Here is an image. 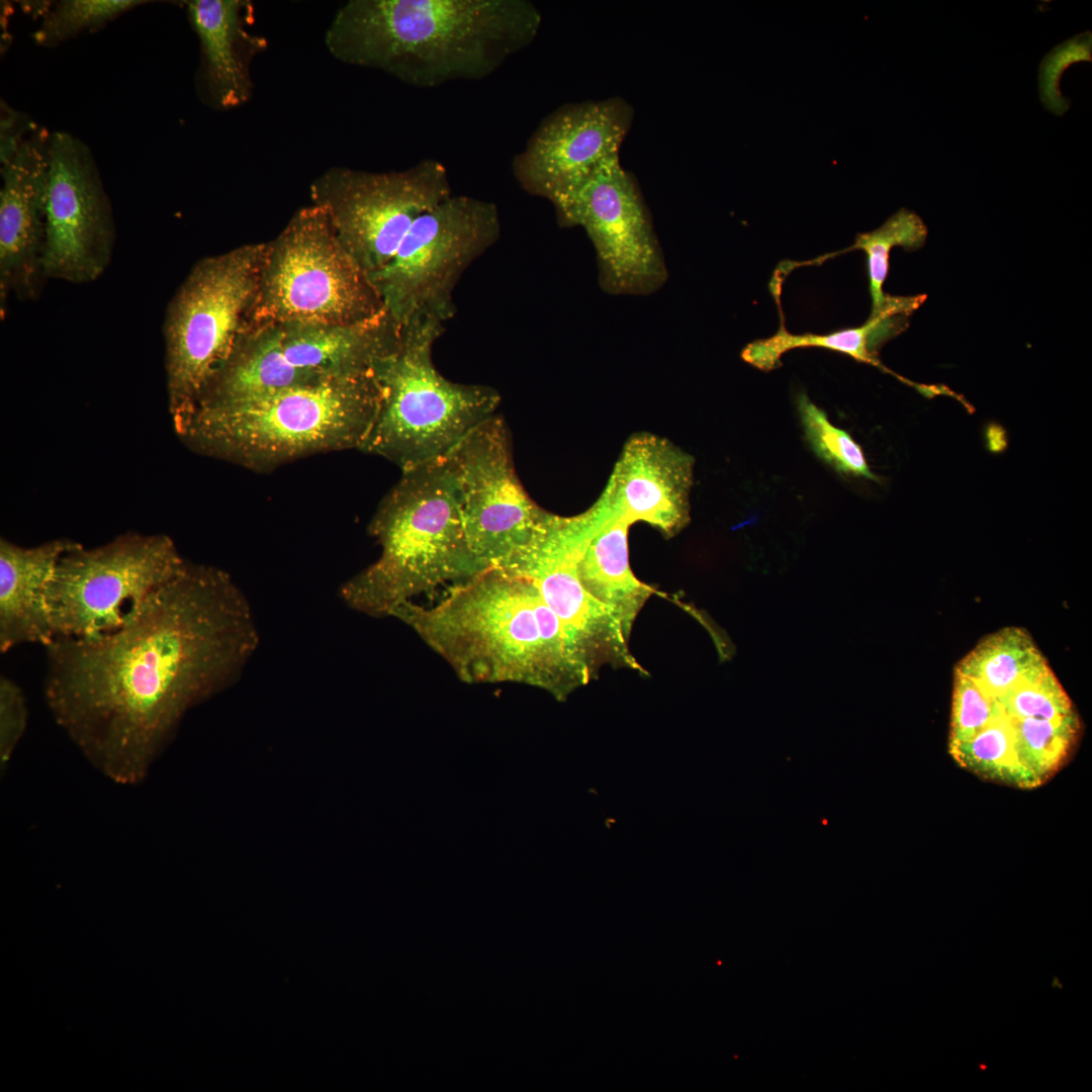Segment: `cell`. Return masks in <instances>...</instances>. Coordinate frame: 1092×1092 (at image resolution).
I'll return each instance as SVG.
<instances>
[{"instance_id":"obj_1","label":"cell","mask_w":1092,"mask_h":1092,"mask_svg":"<svg viewBox=\"0 0 1092 1092\" xmlns=\"http://www.w3.org/2000/svg\"><path fill=\"white\" fill-rule=\"evenodd\" d=\"M259 640L231 574L185 560L117 629L46 646L44 699L92 766L139 785L184 713L237 680Z\"/></svg>"},{"instance_id":"obj_2","label":"cell","mask_w":1092,"mask_h":1092,"mask_svg":"<svg viewBox=\"0 0 1092 1092\" xmlns=\"http://www.w3.org/2000/svg\"><path fill=\"white\" fill-rule=\"evenodd\" d=\"M541 23L528 0H350L326 46L342 63L429 89L491 76L534 41Z\"/></svg>"},{"instance_id":"obj_3","label":"cell","mask_w":1092,"mask_h":1092,"mask_svg":"<svg viewBox=\"0 0 1092 1092\" xmlns=\"http://www.w3.org/2000/svg\"><path fill=\"white\" fill-rule=\"evenodd\" d=\"M457 582L434 606L411 601L391 617L463 681L525 684L565 700L592 679L530 579L493 566Z\"/></svg>"},{"instance_id":"obj_4","label":"cell","mask_w":1092,"mask_h":1092,"mask_svg":"<svg viewBox=\"0 0 1092 1092\" xmlns=\"http://www.w3.org/2000/svg\"><path fill=\"white\" fill-rule=\"evenodd\" d=\"M379 400L373 370L195 406L174 428L192 451L266 472L315 454L360 451Z\"/></svg>"},{"instance_id":"obj_5","label":"cell","mask_w":1092,"mask_h":1092,"mask_svg":"<svg viewBox=\"0 0 1092 1092\" xmlns=\"http://www.w3.org/2000/svg\"><path fill=\"white\" fill-rule=\"evenodd\" d=\"M369 534L381 548L379 558L339 589L349 608L367 616L391 617L416 596L483 571L443 457L402 472L380 502Z\"/></svg>"},{"instance_id":"obj_6","label":"cell","mask_w":1092,"mask_h":1092,"mask_svg":"<svg viewBox=\"0 0 1092 1092\" xmlns=\"http://www.w3.org/2000/svg\"><path fill=\"white\" fill-rule=\"evenodd\" d=\"M444 331L439 322L408 321L396 348L373 367L379 400L360 451L402 472L444 457L500 403L494 388L453 382L438 371L432 350Z\"/></svg>"},{"instance_id":"obj_7","label":"cell","mask_w":1092,"mask_h":1092,"mask_svg":"<svg viewBox=\"0 0 1092 1092\" xmlns=\"http://www.w3.org/2000/svg\"><path fill=\"white\" fill-rule=\"evenodd\" d=\"M266 243L197 261L168 303L163 336L173 427L193 410L231 355L257 304Z\"/></svg>"},{"instance_id":"obj_8","label":"cell","mask_w":1092,"mask_h":1092,"mask_svg":"<svg viewBox=\"0 0 1092 1092\" xmlns=\"http://www.w3.org/2000/svg\"><path fill=\"white\" fill-rule=\"evenodd\" d=\"M384 309L372 282L339 240L327 211L312 203L297 210L281 233L266 243L258 300L249 326H349Z\"/></svg>"},{"instance_id":"obj_9","label":"cell","mask_w":1092,"mask_h":1092,"mask_svg":"<svg viewBox=\"0 0 1092 1092\" xmlns=\"http://www.w3.org/2000/svg\"><path fill=\"white\" fill-rule=\"evenodd\" d=\"M400 334L401 325L386 309L349 326H249L194 407L327 376L371 371L380 358L396 348Z\"/></svg>"},{"instance_id":"obj_10","label":"cell","mask_w":1092,"mask_h":1092,"mask_svg":"<svg viewBox=\"0 0 1092 1092\" xmlns=\"http://www.w3.org/2000/svg\"><path fill=\"white\" fill-rule=\"evenodd\" d=\"M185 560L165 534L129 532L94 548L77 542L60 557L46 586L55 638L117 629Z\"/></svg>"},{"instance_id":"obj_11","label":"cell","mask_w":1092,"mask_h":1092,"mask_svg":"<svg viewBox=\"0 0 1092 1092\" xmlns=\"http://www.w3.org/2000/svg\"><path fill=\"white\" fill-rule=\"evenodd\" d=\"M495 203L451 195L412 225L388 265L371 282L400 324H445L456 313L454 290L466 269L499 239Z\"/></svg>"},{"instance_id":"obj_12","label":"cell","mask_w":1092,"mask_h":1092,"mask_svg":"<svg viewBox=\"0 0 1092 1092\" xmlns=\"http://www.w3.org/2000/svg\"><path fill=\"white\" fill-rule=\"evenodd\" d=\"M453 195L446 166L426 158L400 171L332 167L310 185L342 245L371 279L392 260L414 222Z\"/></svg>"},{"instance_id":"obj_13","label":"cell","mask_w":1092,"mask_h":1092,"mask_svg":"<svg viewBox=\"0 0 1092 1092\" xmlns=\"http://www.w3.org/2000/svg\"><path fill=\"white\" fill-rule=\"evenodd\" d=\"M443 460L469 548L482 570L519 556L543 534L553 514L539 507L522 485L499 415L473 428Z\"/></svg>"},{"instance_id":"obj_14","label":"cell","mask_w":1092,"mask_h":1092,"mask_svg":"<svg viewBox=\"0 0 1092 1092\" xmlns=\"http://www.w3.org/2000/svg\"><path fill=\"white\" fill-rule=\"evenodd\" d=\"M610 517L601 499L576 516L553 515L525 552L497 566L532 581L559 619L572 653L590 678L606 664L643 671L621 624L578 576L584 548Z\"/></svg>"},{"instance_id":"obj_15","label":"cell","mask_w":1092,"mask_h":1092,"mask_svg":"<svg viewBox=\"0 0 1092 1092\" xmlns=\"http://www.w3.org/2000/svg\"><path fill=\"white\" fill-rule=\"evenodd\" d=\"M552 204L560 226H580L588 236L604 291L648 295L664 285L668 272L649 210L619 154Z\"/></svg>"},{"instance_id":"obj_16","label":"cell","mask_w":1092,"mask_h":1092,"mask_svg":"<svg viewBox=\"0 0 1092 1092\" xmlns=\"http://www.w3.org/2000/svg\"><path fill=\"white\" fill-rule=\"evenodd\" d=\"M43 276L75 284L95 281L108 267L115 230L109 199L87 146L51 133Z\"/></svg>"},{"instance_id":"obj_17","label":"cell","mask_w":1092,"mask_h":1092,"mask_svg":"<svg viewBox=\"0 0 1092 1092\" xmlns=\"http://www.w3.org/2000/svg\"><path fill=\"white\" fill-rule=\"evenodd\" d=\"M620 97L570 102L547 114L512 161L524 191L551 203L585 180L606 158L619 154L633 120Z\"/></svg>"},{"instance_id":"obj_18","label":"cell","mask_w":1092,"mask_h":1092,"mask_svg":"<svg viewBox=\"0 0 1092 1092\" xmlns=\"http://www.w3.org/2000/svg\"><path fill=\"white\" fill-rule=\"evenodd\" d=\"M51 133L38 129L2 163L0 190V298L36 296L41 279Z\"/></svg>"},{"instance_id":"obj_19","label":"cell","mask_w":1092,"mask_h":1092,"mask_svg":"<svg viewBox=\"0 0 1092 1092\" xmlns=\"http://www.w3.org/2000/svg\"><path fill=\"white\" fill-rule=\"evenodd\" d=\"M693 471L691 455L664 438L639 433L625 443L604 493L628 525L644 522L672 537L690 522Z\"/></svg>"},{"instance_id":"obj_20","label":"cell","mask_w":1092,"mask_h":1092,"mask_svg":"<svg viewBox=\"0 0 1092 1092\" xmlns=\"http://www.w3.org/2000/svg\"><path fill=\"white\" fill-rule=\"evenodd\" d=\"M189 19L201 47L207 89L222 108L247 102L252 83L249 66L265 39L247 30L252 5L242 0L187 2Z\"/></svg>"},{"instance_id":"obj_21","label":"cell","mask_w":1092,"mask_h":1092,"mask_svg":"<svg viewBox=\"0 0 1092 1092\" xmlns=\"http://www.w3.org/2000/svg\"><path fill=\"white\" fill-rule=\"evenodd\" d=\"M77 541L57 539L22 547L0 539V650L24 643L48 646L55 638L46 586L60 557Z\"/></svg>"},{"instance_id":"obj_22","label":"cell","mask_w":1092,"mask_h":1092,"mask_svg":"<svg viewBox=\"0 0 1092 1092\" xmlns=\"http://www.w3.org/2000/svg\"><path fill=\"white\" fill-rule=\"evenodd\" d=\"M925 299V295L888 296L883 307L860 327L827 335H794L781 328L767 339L748 344L741 353L750 365L770 371L781 366V357L791 349L819 347L846 354L857 361L881 366L878 349L887 340L901 333L909 314Z\"/></svg>"},{"instance_id":"obj_23","label":"cell","mask_w":1092,"mask_h":1092,"mask_svg":"<svg viewBox=\"0 0 1092 1092\" xmlns=\"http://www.w3.org/2000/svg\"><path fill=\"white\" fill-rule=\"evenodd\" d=\"M629 527L614 513L588 542L578 561L583 587L613 614L628 639L636 617L653 593L630 567Z\"/></svg>"},{"instance_id":"obj_24","label":"cell","mask_w":1092,"mask_h":1092,"mask_svg":"<svg viewBox=\"0 0 1092 1092\" xmlns=\"http://www.w3.org/2000/svg\"><path fill=\"white\" fill-rule=\"evenodd\" d=\"M1045 664V658L1027 631L1006 627L983 638L959 661L954 671L968 676L999 701Z\"/></svg>"},{"instance_id":"obj_25","label":"cell","mask_w":1092,"mask_h":1092,"mask_svg":"<svg viewBox=\"0 0 1092 1092\" xmlns=\"http://www.w3.org/2000/svg\"><path fill=\"white\" fill-rule=\"evenodd\" d=\"M1015 751L1030 787L1050 779L1067 760L1075 746L1080 720L1076 713L1049 720L1011 718Z\"/></svg>"},{"instance_id":"obj_26","label":"cell","mask_w":1092,"mask_h":1092,"mask_svg":"<svg viewBox=\"0 0 1092 1092\" xmlns=\"http://www.w3.org/2000/svg\"><path fill=\"white\" fill-rule=\"evenodd\" d=\"M949 752L962 766L980 776L1031 788L1019 764L1014 729L1006 713L971 739L949 745Z\"/></svg>"},{"instance_id":"obj_27","label":"cell","mask_w":1092,"mask_h":1092,"mask_svg":"<svg viewBox=\"0 0 1092 1092\" xmlns=\"http://www.w3.org/2000/svg\"><path fill=\"white\" fill-rule=\"evenodd\" d=\"M927 228L915 212L901 208L875 231L859 234L853 249H860L868 257L872 313L878 312L887 300L883 283L887 277L889 254L893 247L918 249L925 243Z\"/></svg>"},{"instance_id":"obj_28","label":"cell","mask_w":1092,"mask_h":1092,"mask_svg":"<svg viewBox=\"0 0 1092 1092\" xmlns=\"http://www.w3.org/2000/svg\"><path fill=\"white\" fill-rule=\"evenodd\" d=\"M797 407L805 437L818 458L836 471L877 480L860 446L844 430L832 425L825 412L802 393Z\"/></svg>"},{"instance_id":"obj_29","label":"cell","mask_w":1092,"mask_h":1092,"mask_svg":"<svg viewBox=\"0 0 1092 1092\" xmlns=\"http://www.w3.org/2000/svg\"><path fill=\"white\" fill-rule=\"evenodd\" d=\"M141 0H62L47 12L33 33L40 46H56L82 31L94 29L140 6Z\"/></svg>"},{"instance_id":"obj_30","label":"cell","mask_w":1092,"mask_h":1092,"mask_svg":"<svg viewBox=\"0 0 1092 1092\" xmlns=\"http://www.w3.org/2000/svg\"><path fill=\"white\" fill-rule=\"evenodd\" d=\"M998 702L1011 718L1054 720L1076 713L1049 664L1027 675Z\"/></svg>"},{"instance_id":"obj_31","label":"cell","mask_w":1092,"mask_h":1092,"mask_svg":"<svg viewBox=\"0 0 1092 1092\" xmlns=\"http://www.w3.org/2000/svg\"><path fill=\"white\" fill-rule=\"evenodd\" d=\"M1005 712L968 676L954 671L949 745L971 739Z\"/></svg>"},{"instance_id":"obj_32","label":"cell","mask_w":1092,"mask_h":1092,"mask_svg":"<svg viewBox=\"0 0 1092 1092\" xmlns=\"http://www.w3.org/2000/svg\"><path fill=\"white\" fill-rule=\"evenodd\" d=\"M1091 32L1077 34L1054 48L1042 60L1038 70V91L1044 107L1058 115L1070 107V99L1063 96L1061 78L1072 64L1091 62Z\"/></svg>"},{"instance_id":"obj_33","label":"cell","mask_w":1092,"mask_h":1092,"mask_svg":"<svg viewBox=\"0 0 1092 1092\" xmlns=\"http://www.w3.org/2000/svg\"><path fill=\"white\" fill-rule=\"evenodd\" d=\"M27 707L20 687L0 678V769L5 771L27 725Z\"/></svg>"},{"instance_id":"obj_34","label":"cell","mask_w":1092,"mask_h":1092,"mask_svg":"<svg viewBox=\"0 0 1092 1092\" xmlns=\"http://www.w3.org/2000/svg\"><path fill=\"white\" fill-rule=\"evenodd\" d=\"M989 448L992 451H1000L1005 445V436L1002 430L998 427H990L987 433Z\"/></svg>"}]
</instances>
